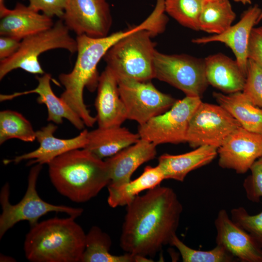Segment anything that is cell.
Returning a JSON list of instances; mask_svg holds the SVG:
<instances>
[{
	"label": "cell",
	"instance_id": "1",
	"mask_svg": "<svg viewBox=\"0 0 262 262\" xmlns=\"http://www.w3.org/2000/svg\"><path fill=\"white\" fill-rule=\"evenodd\" d=\"M182 211L171 188L159 185L137 196L127 205L120 238L121 248L134 256L154 257L163 246L170 245Z\"/></svg>",
	"mask_w": 262,
	"mask_h": 262
},
{
	"label": "cell",
	"instance_id": "2",
	"mask_svg": "<svg viewBox=\"0 0 262 262\" xmlns=\"http://www.w3.org/2000/svg\"><path fill=\"white\" fill-rule=\"evenodd\" d=\"M133 31L130 28L97 38L85 34L77 36V57L74 66L71 72L61 73L59 76L65 87L60 97L87 127H93L97 118L90 115L84 102L83 90L86 88L93 92L97 89L99 77L97 70L98 63L115 43Z\"/></svg>",
	"mask_w": 262,
	"mask_h": 262
},
{
	"label": "cell",
	"instance_id": "3",
	"mask_svg": "<svg viewBox=\"0 0 262 262\" xmlns=\"http://www.w3.org/2000/svg\"><path fill=\"white\" fill-rule=\"evenodd\" d=\"M48 164L50 180L57 191L76 203L94 197L111 180L105 161L85 148L70 150Z\"/></svg>",
	"mask_w": 262,
	"mask_h": 262
},
{
	"label": "cell",
	"instance_id": "4",
	"mask_svg": "<svg viewBox=\"0 0 262 262\" xmlns=\"http://www.w3.org/2000/svg\"><path fill=\"white\" fill-rule=\"evenodd\" d=\"M75 217L52 218L31 227L24 244L32 262H81L86 234Z\"/></svg>",
	"mask_w": 262,
	"mask_h": 262
},
{
	"label": "cell",
	"instance_id": "5",
	"mask_svg": "<svg viewBox=\"0 0 262 262\" xmlns=\"http://www.w3.org/2000/svg\"><path fill=\"white\" fill-rule=\"evenodd\" d=\"M155 36L151 31L140 29L123 37L104 55L106 67L117 79L127 78L148 82L154 79L156 49L152 38Z\"/></svg>",
	"mask_w": 262,
	"mask_h": 262
},
{
	"label": "cell",
	"instance_id": "6",
	"mask_svg": "<svg viewBox=\"0 0 262 262\" xmlns=\"http://www.w3.org/2000/svg\"><path fill=\"white\" fill-rule=\"evenodd\" d=\"M62 49L70 53L77 52V43L60 19L50 28L21 40L18 50L11 57L0 61V80L12 70L20 68L35 75H43L38 57L46 51Z\"/></svg>",
	"mask_w": 262,
	"mask_h": 262
},
{
	"label": "cell",
	"instance_id": "7",
	"mask_svg": "<svg viewBox=\"0 0 262 262\" xmlns=\"http://www.w3.org/2000/svg\"><path fill=\"white\" fill-rule=\"evenodd\" d=\"M42 165L37 164L31 169L26 192L22 199L17 204L12 205L9 202L10 186L8 183L2 186L0 194L2 208L0 216V238L20 221H27L32 227L38 222L41 216L49 212L65 213L76 218L83 212V209L80 208L49 203L39 196L36 186Z\"/></svg>",
	"mask_w": 262,
	"mask_h": 262
},
{
	"label": "cell",
	"instance_id": "8",
	"mask_svg": "<svg viewBox=\"0 0 262 262\" xmlns=\"http://www.w3.org/2000/svg\"><path fill=\"white\" fill-rule=\"evenodd\" d=\"M154 78L182 91L186 96L201 98L209 83L204 59L187 54H166L156 50Z\"/></svg>",
	"mask_w": 262,
	"mask_h": 262
},
{
	"label": "cell",
	"instance_id": "9",
	"mask_svg": "<svg viewBox=\"0 0 262 262\" xmlns=\"http://www.w3.org/2000/svg\"><path fill=\"white\" fill-rule=\"evenodd\" d=\"M201 101L200 98L188 96L177 100L168 111L139 125L140 138L156 146L186 142L189 121Z\"/></svg>",
	"mask_w": 262,
	"mask_h": 262
},
{
	"label": "cell",
	"instance_id": "10",
	"mask_svg": "<svg viewBox=\"0 0 262 262\" xmlns=\"http://www.w3.org/2000/svg\"><path fill=\"white\" fill-rule=\"evenodd\" d=\"M240 127L236 119L220 105L201 101L189 121L186 142L194 148L204 145L218 148Z\"/></svg>",
	"mask_w": 262,
	"mask_h": 262
},
{
	"label": "cell",
	"instance_id": "11",
	"mask_svg": "<svg viewBox=\"0 0 262 262\" xmlns=\"http://www.w3.org/2000/svg\"><path fill=\"white\" fill-rule=\"evenodd\" d=\"M118 90L124 103L127 119L142 125L171 108L177 101L158 90L150 82L132 79H117Z\"/></svg>",
	"mask_w": 262,
	"mask_h": 262
},
{
	"label": "cell",
	"instance_id": "12",
	"mask_svg": "<svg viewBox=\"0 0 262 262\" xmlns=\"http://www.w3.org/2000/svg\"><path fill=\"white\" fill-rule=\"evenodd\" d=\"M62 19L77 35L95 38L107 36L113 22L107 0H65Z\"/></svg>",
	"mask_w": 262,
	"mask_h": 262
},
{
	"label": "cell",
	"instance_id": "13",
	"mask_svg": "<svg viewBox=\"0 0 262 262\" xmlns=\"http://www.w3.org/2000/svg\"><path fill=\"white\" fill-rule=\"evenodd\" d=\"M217 153L220 167L246 173L262 156V135L240 127L225 140Z\"/></svg>",
	"mask_w": 262,
	"mask_h": 262
},
{
	"label": "cell",
	"instance_id": "14",
	"mask_svg": "<svg viewBox=\"0 0 262 262\" xmlns=\"http://www.w3.org/2000/svg\"><path fill=\"white\" fill-rule=\"evenodd\" d=\"M216 244L242 262H262V248L250 235L236 225L225 209L220 210L214 221Z\"/></svg>",
	"mask_w": 262,
	"mask_h": 262
},
{
	"label": "cell",
	"instance_id": "15",
	"mask_svg": "<svg viewBox=\"0 0 262 262\" xmlns=\"http://www.w3.org/2000/svg\"><path fill=\"white\" fill-rule=\"evenodd\" d=\"M262 10L258 4H254L243 13L240 20L236 24L231 25L224 32L219 34L196 38L192 40V42L196 44L214 42L224 44L232 51L235 60L246 76L250 37Z\"/></svg>",
	"mask_w": 262,
	"mask_h": 262
},
{
	"label": "cell",
	"instance_id": "16",
	"mask_svg": "<svg viewBox=\"0 0 262 262\" xmlns=\"http://www.w3.org/2000/svg\"><path fill=\"white\" fill-rule=\"evenodd\" d=\"M57 126L49 123L36 131V139L39 147L30 152L17 156L14 159L5 160V164L13 162L18 164L24 160H29L28 165L33 164H48L58 156L70 150L84 148L87 142L88 131L84 129L80 133L71 138L62 139L55 137L54 133Z\"/></svg>",
	"mask_w": 262,
	"mask_h": 262
},
{
	"label": "cell",
	"instance_id": "17",
	"mask_svg": "<svg viewBox=\"0 0 262 262\" xmlns=\"http://www.w3.org/2000/svg\"><path fill=\"white\" fill-rule=\"evenodd\" d=\"M95 106L99 128L121 126L127 119L117 79L106 67L99 75Z\"/></svg>",
	"mask_w": 262,
	"mask_h": 262
},
{
	"label": "cell",
	"instance_id": "18",
	"mask_svg": "<svg viewBox=\"0 0 262 262\" xmlns=\"http://www.w3.org/2000/svg\"><path fill=\"white\" fill-rule=\"evenodd\" d=\"M156 146L140 138L135 143L106 159L109 169V185L117 187L128 183L134 172L142 164L155 158Z\"/></svg>",
	"mask_w": 262,
	"mask_h": 262
},
{
	"label": "cell",
	"instance_id": "19",
	"mask_svg": "<svg viewBox=\"0 0 262 262\" xmlns=\"http://www.w3.org/2000/svg\"><path fill=\"white\" fill-rule=\"evenodd\" d=\"M0 17V34L20 40L52 27V18L32 9L28 5L17 2Z\"/></svg>",
	"mask_w": 262,
	"mask_h": 262
},
{
	"label": "cell",
	"instance_id": "20",
	"mask_svg": "<svg viewBox=\"0 0 262 262\" xmlns=\"http://www.w3.org/2000/svg\"><path fill=\"white\" fill-rule=\"evenodd\" d=\"M37 86L33 89L22 92H16L10 95H0L1 101L13 99L24 95L35 93L38 95V103L45 104L48 110V121L60 124L63 118L68 120L76 128L81 130L84 128V123L81 117L61 98L54 93L50 85L51 75L45 73L41 76L37 75Z\"/></svg>",
	"mask_w": 262,
	"mask_h": 262
},
{
	"label": "cell",
	"instance_id": "21",
	"mask_svg": "<svg viewBox=\"0 0 262 262\" xmlns=\"http://www.w3.org/2000/svg\"><path fill=\"white\" fill-rule=\"evenodd\" d=\"M217 149L213 146L204 145L181 154H164L159 157L157 165L165 179L182 182L189 173L213 160L218 154Z\"/></svg>",
	"mask_w": 262,
	"mask_h": 262
},
{
	"label": "cell",
	"instance_id": "22",
	"mask_svg": "<svg viewBox=\"0 0 262 262\" xmlns=\"http://www.w3.org/2000/svg\"><path fill=\"white\" fill-rule=\"evenodd\" d=\"M204 62L209 84L227 94L243 91L246 76L236 60L218 53L207 56Z\"/></svg>",
	"mask_w": 262,
	"mask_h": 262
},
{
	"label": "cell",
	"instance_id": "23",
	"mask_svg": "<svg viewBox=\"0 0 262 262\" xmlns=\"http://www.w3.org/2000/svg\"><path fill=\"white\" fill-rule=\"evenodd\" d=\"M140 139L138 133L121 126L98 127L88 132L87 142L84 148L103 159L114 155Z\"/></svg>",
	"mask_w": 262,
	"mask_h": 262
},
{
	"label": "cell",
	"instance_id": "24",
	"mask_svg": "<svg viewBox=\"0 0 262 262\" xmlns=\"http://www.w3.org/2000/svg\"><path fill=\"white\" fill-rule=\"evenodd\" d=\"M213 96L242 128L262 135V108L252 103L242 91L227 95L214 92Z\"/></svg>",
	"mask_w": 262,
	"mask_h": 262
},
{
	"label": "cell",
	"instance_id": "25",
	"mask_svg": "<svg viewBox=\"0 0 262 262\" xmlns=\"http://www.w3.org/2000/svg\"><path fill=\"white\" fill-rule=\"evenodd\" d=\"M164 179L158 165L147 166L142 174L133 180L117 187L108 185V203L112 208L127 206L141 192L160 185Z\"/></svg>",
	"mask_w": 262,
	"mask_h": 262
},
{
	"label": "cell",
	"instance_id": "26",
	"mask_svg": "<svg viewBox=\"0 0 262 262\" xmlns=\"http://www.w3.org/2000/svg\"><path fill=\"white\" fill-rule=\"evenodd\" d=\"M112 240L98 227L94 226L86 234L85 247L81 262H149L151 260L126 253L122 255L110 253Z\"/></svg>",
	"mask_w": 262,
	"mask_h": 262
},
{
	"label": "cell",
	"instance_id": "27",
	"mask_svg": "<svg viewBox=\"0 0 262 262\" xmlns=\"http://www.w3.org/2000/svg\"><path fill=\"white\" fill-rule=\"evenodd\" d=\"M235 18L230 0H206L198 19L199 30L219 34L228 30Z\"/></svg>",
	"mask_w": 262,
	"mask_h": 262
},
{
	"label": "cell",
	"instance_id": "28",
	"mask_svg": "<svg viewBox=\"0 0 262 262\" xmlns=\"http://www.w3.org/2000/svg\"><path fill=\"white\" fill-rule=\"evenodd\" d=\"M13 138L33 142L36 139V131L20 113L9 110L2 111L0 112V144Z\"/></svg>",
	"mask_w": 262,
	"mask_h": 262
},
{
	"label": "cell",
	"instance_id": "29",
	"mask_svg": "<svg viewBox=\"0 0 262 262\" xmlns=\"http://www.w3.org/2000/svg\"><path fill=\"white\" fill-rule=\"evenodd\" d=\"M206 0H165V11L181 25L199 31L198 19Z\"/></svg>",
	"mask_w": 262,
	"mask_h": 262
},
{
	"label": "cell",
	"instance_id": "30",
	"mask_svg": "<svg viewBox=\"0 0 262 262\" xmlns=\"http://www.w3.org/2000/svg\"><path fill=\"white\" fill-rule=\"evenodd\" d=\"M170 246L179 250L183 262H234L237 260L223 246L216 245L209 250H196L188 246L177 234L172 238Z\"/></svg>",
	"mask_w": 262,
	"mask_h": 262
},
{
	"label": "cell",
	"instance_id": "31",
	"mask_svg": "<svg viewBox=\"0 0 262 262\" xmlns=\"http://www.w3.org/2000/svg\"><path fill=\"white\" fill-rule=\"evenodd\" d=\"M230 218L238 226L248 232L262 248V211L255 215H250L243 207L233 208Z\"/></svg>",
	"mask_w": 262,
	"mask_h": 262
},
{
	"label": "cell",
	"instance_id": "32",
	"mask_svg": "<svg viewBox=\"0 0 262 262\" xmlns=\"http://www.w3.org/2000/svg\"><path fill=\"white\" fill-rule=\"evenodd\" d=\"M242 92L252 103L262 108V68L250 59Z\"/></svg>",
	"mask_w": 262,
	"mask_h": 262
},
{
	"label": "cell",
	"instance_id": "33",
	"mask_svg": "<svg viewBox=\"0 0 262 262\" xmlns=\"http://www.w3.org/2000/svg\"><path fill=\"white\" fill-rule=\"evenodd\" d=\"M249 170L251 174L245 179L243 186L247 198L258 203L262 197V156L254 163Z\"/></svg>",
	"mask_w": 262,
	"mask_h": 262
},
{
	"label": "cell",
	"instance_id": "34",
	"mask_svg": "<svg viewBox=\"0 0 262 262\" xmlns=\"http://www.w3.org/2000/svg\"><path fill=\"white\" fill-rule=\"evenodd\" d=\"M28 6L35 11L52 18L56 16L62 19L65 6V0H27Z\"/></svg>",
	"mask_w": 262,
	"mask_h": 262
},
{
	"label": "cell",
	"instance_id": "35",
	"mask_svg": "<svg viewBox=\"0 0 262 262\" xmlns=\"http://www.w3.org/2000/svg\"><path fill=\"white\" fill-rule=\"evenodd\" d=\"M248 58L262 68V26L254 27L252 30L248 46Z\"/></svg>",
	"mask_w": 262,
	"mask_h": 262
},
{
	"label": "cell",
	"instance_id": "36",
	"mask_svg": "<svg viewBox=\"0 0 262 262\" xmlns=\"http://www.w3.org/2000/svg\"><path fill=\"white\" fill-rule=\"evenodd\" d=\"M20 40L5 35L0 37V60L7 59L13 55L19 49Z\"/></svg>",
	"mask_w": 262,
	"mask_h": 262
},
{
	"label": "cell",
	"instance_id": "37",
	"mask_svg": "<svg viewBox=\"0 0 262 262\" xmlns=\"http://www.w3.org/2000/svg\"><path fill=\"white\" fill-rule=\"evenodd\" d=\"M8 10L5 5V0H0V17L2 16Z\"/></svg>",
	"mask_w": 262,
	"mask_h": 262
},
{
	"label": "cell",
	"instance_id": "38",
	"mask_svg": "<svg viewBox=\"0 0 262 262\" xmlns=\"http://www.w3.org/2000/svg\"><path fill=\"white\" fill-rule=\"evenodd\" d=\"M0 262H15V260L11 257H9V256H4V255H1L0 256Z\"/></svg>",
	"mask_w": 262,
	"mask_h": 262
},
{
	"label": "cell",
	"instance_id": "39",
	"mask_svg": "<svg viewBox=\"0 0 262 262\" xmlns=\"http://www.w3.org/2000/svg\"><path fill=\"white\" fill-rule=\"evenodd\" d=\"M232 0L234 2L240 3L244 5L251 4V0Z\"/></svg>",
	"mask_w": 262,
	"mask_h": 262
},
{
	"label": "cell",
	"instance_id": "40",
	"mask_svg": "<svg viewBox=\"0 0 262 262\" xmlns=\"http://www.w3.org/2000/svg\"><path fill=\"white\" fill-rule=\"evenodd\" d=\"M262 20V12H261L258 19L257 24H258Z\"/></svg>",
	"mask_w": 262,
	"mask_h": 262
}]
</instances>
